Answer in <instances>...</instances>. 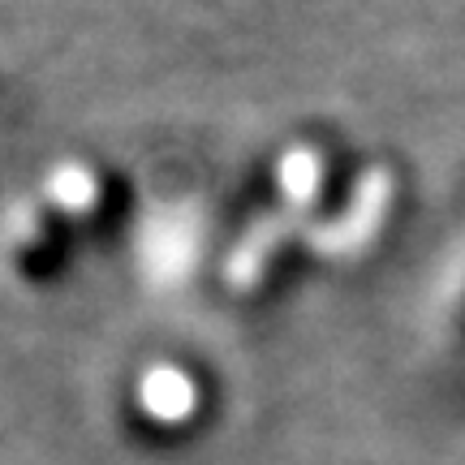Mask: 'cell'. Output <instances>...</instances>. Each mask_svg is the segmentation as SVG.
Instances as JSON below:
<instances>
[{
    "mask_svg": "<svg viewBox=\"0 0 465 465\" xmlns=\"http://www.w3.org/2000/svg\"><path fill=\"white\" fill-rule=\"evenodd\" d=\"M203 254V212L194 203H160L134 229V267L155 289L182 284Z\"/></svg>",
    "mask_w": 465,
    "mask_h": 465,
    "instance_id": "2",
    "label": "cell"
},
{
    "mask_svg": "<svg viewBox=\"0 0 465 465\" xmlns=\"http://www.w3.org/2000/svg\"><path fill=\"white\" fill-rule=\"evenodd\" d=\"M328 185V155L315 143H289L272 168V199L315 220V207Z\"/></svg>",
    "mask_w": 465,
    "mask_h": 465,
    "instance_id": "4",
    "label": "cell"
},
{
    "mask_svg": "<svg viewBox=\"0 0 465 465\" xmlns=\"http://www.w3.org/2000/svg\"><path fill=\"white\" fill-rule=\"evenodd\" d=\"M203 410V388L199 375L182 362H151L138 380H134V414L147 427L160 431H182L190 427Z\"/></svg>",
    "mask_w": 465,
    "mask_h": 465,
    "instance_id": "3",
    "label": "cell"
},
{
    "mask_svg": "<svg viewBox=\"0 0 465 465\" xmlns=\"http://www.w3.org/2000/svg\"><path fill=\"white\" fill-rule=\"evenodd\" d=\"M39 203L44 212L56 220H69V224H83L100 212L104 203V177L86 160H61L44 173L39 182Z\"/></svg>",
    "mask_w": 465,
    "mask_h": 465,
    "instance_id": "5",
    "label": "cell"
},
{
    "mask_svg": "<svg viewBox=\"0 0 465 465\" xmlns=\"http://www.w3.org/2000/svg\"><path fill=\"white\" fill-rule=\"evenodd\" d=\"M392 203H397V177L388 164H366L353 185H349V199L336 207L328 220H315L306 229V246L315 259L323 263H349L375 246V237L383 232L388 216H392Z\"/></svg>",
    "mask_w": 465,
    "mask_h": 465,
    "instance_id": "1",
    "label": "cell"
}]
</instances>
